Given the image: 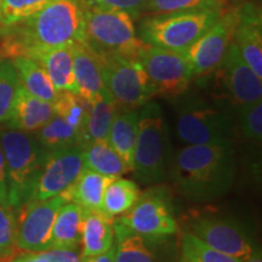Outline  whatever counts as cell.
I'll use <instances>...</instances> for the list:
<instances>
[{"instance_id":"14","label":"cell","mask_w":262,"mask_h":262,"mask_svg":"<svg viewBox=\"0 0 262 262\" xmlns=\"http://www.w3.org/2000/svg\"><path fill=\"white\" fill-rule=\"evenodd\" d=\"M191 233L209 247L244 260L255 248L247 231L238 222L217 216H202L191 224Z\"/></svg>"},{"instance_id":"13","label":"cell","mask_w":262,"mask_h":262,"mask_svg":"<svg viewBox=\"0 0 262 262\" xmlns=\"http://www.w3.org/2000/svg\"><path fill=\"white\" fill-rule=\"evenodd\" d=\"M84 169L83 148H70L47 153L38 185L29 202H41L60 195L73 185Z\"/></svg>"},{"instance_id":"38","label":"cell","mask_w":262,"mask_h":262,"mask_svg":"<svg viewBox=\"0 0 262 262\" xmlns=\"http://www.w3.org/2000/svg\"><path fill=\"white\" fill-rule=\"evenodd\" d=\"M51 262H80L81 250L78 248H51L45 250Z\"/></svg>"},{"instance_id":"7","label":"cell","mask_w":262,"mask_h":262,"mask_svg":"<svg viewBox=\"0 0 262 262\" xmlns=\"http://www.w3.org/2000/svg\"><path fill=\"white\" fill-rule=\"evenodd\" d=\"M185 95V94H183ZM176 104V134L186 145L232 142V120L225 111L203 98L183 96Z\"/></svg>"},{"instance_id":"39","label":"cell","mask_w":262,"mask_h":262,"mask_svg":"<svg viewBox=\"0 0 262 262\" xmlns=\"http://www.w3.org/2000/svg\"><path fill=\"white\" fill-rule=\"evenodd\" d=\"M0 204L10 208L8 196V179H6V165L4 153L0 146Z\"/></svg>"},{"instance_id":"12","label":"cell","mask_w":262,"mask_h":262,"mask_svg":"<svg viewBox=\"0 0 262 262\" xmlns=\"http://www.w3.org/2000/svg\"><path fill=\"white\" fill-rule=\"evenodd\" d=\"M118 220L146 239L169 237L178 232L171 206L160 192L148 191L141 194L135 204Z\"/></svg>"},{"instance_id":"17","label":"cell","mask_w":262,"mask_h":262,"mask_svg":"<svg viewBox=\"0 0 262 262\" xmlns=\"http://www.w3.org/2000/svg\"><path fill=\"white\" fill-rule=\"evenodd\" d=\"M72 55L77 94L86 102H91L95 97L106 90L101 73L100 60L89 47L80 41H74L72 44Z\"/></svg>"},{"instance_id":"8","label":"cell","mask_w":262,"mask_h":262,"mask_svg":"<svg viewBox=\"0 0 262 262\" xmlns=\"http://www.w3.org/2000/svg\"><path fill=\"white\" fill-rule=\"evenodd\" d=\"M97 56L104 86L119 110H137L157 96L155 88L139 61L119 55Z\"/></svg>"},{"instance_id":"10","label":"cell","mask_w":262,"mask_h":262,"mask_svg":"<svg viewBox=\"0 0 262 262\" xmlns=\"http://www.w3.org/2000/svg\"><path fill=\"white\" fill-rule=\"evenodd\" d=\"M67 198L63 194L41 202H28L16 216L17 251H45L51 249L52 228L57 212Z\"/></svg>"},{"instance_id":"18","label":"cell","mask_w":262,"mask_h":262,"mask_svg":"<svg viewBox=\"0 0 262 262\" xmlns=\"http://www.w3.org/2000/svg\"><path fill=\"white\" fill-rule=\"evenodd\" d=\"M54 116V103L33 96L19 84L11 116L4 125L25 133L35 134Z\"/></svg>"},{"instance_id":"41","label":"cell","mask_w":262,"mask_h":262,"mask_svg":"<svg viewBox=\"0 0 262 262\" xmlns=\"http://www.w3.org/2000/svg\"><path fill=\"white\" fill-rule=\"evenodd\" d=\"M80 262H114V249L112 247L106 253L96 256H81Z\"/></svg>"},{"instance_id":"31","label":"cell","mask_w":262,"mask_h":262,"mask_svg":"<svg viewBox=\"0 0 262 262\" xmlns=\"http://www.w3.org/2000/svg\"><path fill=\"white\" fill-rule=\"evenodd\" d=\"M228 0H147L143 12L150 15L199 10H226Z\"/></svg>"},{"instance_id":"29","label":"cell","mask_w":262,"mask_h":262,"mask_svg":"<svg viewBox=\"0 0 262 262\" xmlns=\"http://www.w3.org/2000/svg\"><path fill=\"white\" fill-rule=\"evenodd\" d=\"M141 192L133 180L117 178L108 186L102 201V211L111 217L123 215L137 202Z\"/></svg>"},{"instance_id":"25","label":"cell","mask_w":262,"mask_h":262,"mask_svg":"<svg viewBox=\"0 0 262 262\" xmlns=\"http://www.w3.org/2000/svg\"><path fill=\"white\" fill-rule=\"evenodd\" d=\"M84 168L111 178H120L130 172L127 164L118 156L107 140L91 141L83 147Z\"/></svg>"},{"instance_id":"44","label":"cell","mask_w":262,"mask_h":262,"mask_svg":"<svg viewBox=\"0 0 262 262\" xmlns=\"http://www.w3.org/2000/svg\"><path fill=\"white\" fill-rule=\"evenodd\" d=\"M235 2H241V0H235Z\"/></svg>"},{"instance_id":"1","label":"cell","mask_w":262,"mask_h":262,"mask_svg":"<svg viewBox=\"0 0 262 262\" xmlns=\"http://www.w3.org/2000/svg\"><path fill=\"white\" fill-rule=\"evenodd\" d=\"M84 5L83 0H54L8 28L0 37V57L31 56L37 51L81 41Z\"/></svg>"},{"instance_id":"27","label":"cell","mask_w":262,"mask_h":262,"mask_svg":"<svg viewBox=\"0 0 262 262\" xmlns=\"http://www.w3.org/2000/svg\"><path fill=\"white\" fill-rule=\"evenodd\" d=\"M118 111L119 107L107 89L89 102V116L83 147L91 141L107 140L111 125Z\"/></svg>"},{"instance_id":"33","label":"cell","mask_w":262,"mask_h":262,"mask_svg":"<svg viewBox=\"0 0 262 262\" xmlns=\"http://www.w3.org/2000/svg\"><path fill=\"white\" fill-rule=\"evenodd\" d=\"M182 262H242L237 257L229 256L209 247L191 232L183 233L181 239Z\"/></svg>"},{"instance_id":"11","label":"cell","mask_w":262,"mask_h":262,"mask_svg":"<svg viewBox=\"0 0 262 262\" xmlns=\"http://www.w3.org/2000/svg\"><path fill=\"white\" fill-rule=\"evenodd\" d=\"M238 8L227 9L201 38L185 51L193 75L201 77L220 67L238 25Z\"/></svg>"},{"instance_id":"3","label":"cell","mask_w":262,"mask_h":262,"mask_svg":"<svg viewBox=\"0 0 262 262\" xmlns=\"http://www.w3.org/2000/svg\"><path fill=\"white\" fill-rule=\"evenodd\" d=\"M4 153L9 204L18 210L31 201L44 166L47 152L33 134L4 126L0 129Z\"/></svg>"},{"instance_id":"35","label":"cell","mask_w":262,"mask_h":262,"mask_svg":"<svg viewBox=\"0 0 262 262\" xmlns=\"http://www.w3.org/2000/svg\"><path fill=\"white\" fill-rule=\"evenodd\" d=\"M16 253L15 212L0 204V262H10Z\"/></svg>"},{"instance_id":"24","label":"cell","mask_w":262,"mask_h":262,"mask_svg":"<svg viewBox=\"0 0 262 262\" xmlns=\"http://www.w3.org/2000/svg\"><path fill=\"white\" fill-rule=\"evenodd\" d=\"M114 262H157L146 238L114 220Z\"/></svg>"},{"instance_id":"22","label":"cell","mask_w":262,"mask_h":262,"mask_svg":"<svg viewBox=\"0 0 262 262\" xmlns=\"http://www.w3.org/2000/svg\"><path fill=\"white\" fill-rule=\"evenodd\" d=\"M139 130V111H118L114 117L107 141L118 156L127 164L131 171L134 169V157Z\"/></svg>"},{"instance_id":"19","label":"cell","mask_w":262,"mask_h":262,"mask_svg":"<svg viewBox=\"0 0 262 262\" xmlns=\"http://www.w3.org/2000/svg\"><path fill=\"white\" fill-rule=\"evenodd\" d=\"M114 217L102 210H84L81 225V256H96L113 247Z\"/></svg>"},{"instance_id":"9","label":"cell","mask_w":262,"mask_h":262,"mask_svg":"<svg viewBox=\"0 0 262 262\" xmlns=\"http://www.w3.org/2000/svg\"><path fill=\"white\" fill-rule=\"evenodd\" d=\"M136 60L145 70L156 95L181 96L194 78L185 51L165 50L145 42Z\"/></svg>"},{"instance_id":"15","label":"cell","mask_w":262,"mask_h":262,"mask_svg":"<svg viewBox=\"0 0 262 262\" xmlns=\"http://www.w3.org/2000/svg\"><path fill=\"white\" fill-rule=\"evenodd\" d=\"M220 66L224 72L226 90L237 107L261 101V78H258L243 60L233 40L229 44Z\"/></svg>"},{"instance_id":"21","label":"cell","mask_w":262,"mask_h":262,"mask_svg":"<svg viewBox=\"0 0 262 262\" xmlns=\"http://www.w3.org/2000/svg\"><path fill=\"white\" fill-rule=\"evenodd\" d=\"M117 178L102 175L86 168L67 191L62 193L68 202H74L84 210H102V201L108 186Z\"/></svg>"},{"instance_id":"2","label":"cell","mask_w":262,"mask_h":262,"mask_svg":"<svg viewBox=\"0 0 262 262\" xmlns=\"http://www.w3.org/2000/svg\"><path fill=\"white\" fill-rule=\"evenodd\" d=\"M234 173L232 142L187 145L176 153L169 169L178 191L193 202L221 198L233 185Z\"/></svg>"},{"instance_id":"42","label":"cell","mask_w":262,"mask_h":262,"mask_svg":"<svg viewBox=\"0 0 262 262\" xmlns=\"http://www.w3.org/2000/svg\"><path fill=\"white\" fill-rule=\"evenodd\" d=\"M242 262H262L261 253H260V251H257L256 249H255L254 253L251 254L250 256H248L247 258H244V260H242Z\"/></svg>"},{"instance_id":"26","label":"cell","mask_w":262,"mask_h":262,"mask_svg":"<svg viewBox=\"0 0 262 262\" xmlns=\"http://www.w3.org/2000/svg\"><path fill=\"white\" fill-rule=\"evenodd\" d=\"M84 209L74 202L61 206L52 228L51 248L80 247Z\"/></svg>"},{"instance_id":"28","label":"cell","mask_w":262,"mask_h":262,"mask_svg":"<svg viewBox=\"0 0 262 262\" xmlns=\"http://www.w3.org/2000/svg\"><path fill=\"white\" fill-rule=\"evenodd\" d=\"M35 139L47 153L80 146L81 142L79 133L57 114L35 133Z\"/></svg>"},{"instance_id":"32","label":"cell","mask_w":262,"mask_h":262,"mask_svg":"<svg viewBox=\"0 0 262 262\" xmlns=\"http://www.w3.org/2000/svg\"><path fill=\"white\" fill-rule=\"evenodd\" d=\"M19 84L11 60L0 57V124H5L11 116Z\"/></svg>"},{"instance_id":"23","label":"cell","mask_w":262,"mask_h":262,"mask_svg":"<svg viewBox=\"0 0 262 262\" xmlns=\"http://www.w3.org/2000/svg\"><path fill=\"white\" fill-rule=\"evenodd\" d=\"M10 60L17 72L19 83L27 93L51 103L56 101L58 93L47 72L37 61L27 56H16Z\"/></svg>"},{"instance_id":"4","label":"cell","mask_w":262,"mask_h":262,"mask_svg":"<svg viewBox=\"0 0 262 262\" xmlns=\"http://www.w3.org/2000/svg\"><path fill=\"white\" fill-rule=\"evenodd\" d=\"M80 42L97 55H119L133 60L145 45L137 37L133 16L95 5H84Z\"/></svg>"},{"instance_id":"36","label":"cell","mask_w":262,"mask_h":262,"mask_svg":"<svg viewBox=\"0 0 262 262\" xmlns=\"http://www.w3.org/2000/svg\"><path fill=\"white\" fill-rule=\"evenodd\" d=\"M239 126L248 141L260 143L262 139V101L238 107Z\"/></svg>"},{"instance_id":"16","label":"cell","mask_w":262,"mask_h":262,"mask_svg":"<svg viewBox=\"0 0 262 262\" xmlns=\"http://www.w3.org/2000/svg\"><path fill=\"white\" fill-rule=\"evenodd\" d=\"M238 25L232 40L237 45L243 60L262 79L261 11L253 3H245L238 6Z\"/></svg>"},{"instance_id":"6","label":"cell","mask_w":262,"mask_h":262,"mask_svg":"<svg viewBox=\"0 0 262 262\" xmlns=\"http://www.w3.org/2000/svg\"><path fill=\"white\" fill-rule=\"evenodd\" d=\"M226 10L150 15L141 21L139 38L152 47L171 51H186L220 18Z\"/></svg>"},{"instance_id":"20","label":"cell","mask_w":262,"mask_h":262,"mask_svg":"<svg viewBox=\"0 0 262 262\" xmlns=\"http://www.w3.org/2000/svg\"><path fill=\"white\" fill-rule=\"evenodd\" d=\"M27 57L37 61L44 68L57 93L70 91V93L77 94V85H75L73 73L72 44L37 51Z\"/></svg>"},{"instance_id":"34","label":"cell","mask_w":262,"mask_h":262,"mask_svg":"<svg viewBox=\"0 0 262 262\" xmlns=\"http://www.w3.org/2000/svg\"><path fill=\"white\" fill-rule=\"evenodd\" d=\"M54 0H3L2 25L4 29L19 24Z\"/></svg>"},{"instance_id":"5","label":"cell","mask_w":262,"mask_h":262,"mask_svg":"<svg viewBox=\"0 0 262 262\" xmlns=\"http://www.w3.org/2000/svg\"><path fill=\"white\" fill-rule=\"evenodd\" d=\"M170 140L163 111L157 102L140 107L139 130L134 157L135 178L146 185L159 183L169 175Z\"/></svg>"},{"instance_id":"30","label":"cell","mask_w":262,"mask_h":262,"mask_svg":"<svg viewBox=\"0 0 262 262\" xmlns=\"http://www.w3.org/2000/svg\"><path fill=\"white\" fill-rule=\"evenodd\" d=\"M54 108L55 114L60 116L79 133L81 139L80 147H83L88 116H89V102H86L78 94L62 91L57 95Z\"/></svg>"},{"instance_id":"40","label":"cell","mask_w":262,"mask_h":262,"mask_svg":"<svg viewBox=\"0 0 262 262\" xmlns=\"http://www.w3.org/2000/svg\"><path fill=\"white\" fill-rule=\"evenodd\" d=\"M10 262H51L45 251H19Z\"/></svg>"},{"instance_id":"37","label":"cell","mask_w":262,"mask_h":262,"mask_svg":"<svg viewBox=\"0 0 262 262\" xmlns=\"http://www.w3.org/2000/svg\"><path fill=\"white\" fill-rule=\"evenodd\" d=\"M85 5H95L101 8L120 10L136 17L146 8L147 0H83Z\"/></svg>"},{"instance_id":"43","label":"cell","mask_w":262,"mask_h":262,"mask_svg":"<svg viewBox=\"0 0 262 262\" xmlns=\"http://www.w3.org/2000/svg\"><path fill=\"white\" fill-rule=\"evenodd\" d=\"M2 6H3V0H0V37H2L5 32V29L2 25Z\"/></svg>"}]
</instances>
